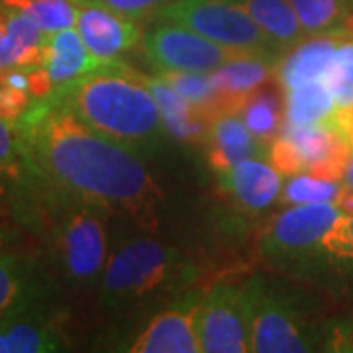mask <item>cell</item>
Instances as JSON below:
<instances>
[{"instance_id": "cell-38", "label": "cell", "mask_w": 353, "mask_h": 353, "mask_svg": "<svg viewBox=\"0 0 353 353\" xmlns=\"http://www.w3.org/2000/svg\"><path fill=\"white\" fill-rule=\"evenodd\" d=\"M352 220H353V218H352Z\"/></svg>"}, {"instance_id": "cell-9", "label": "cell", "mask_w": 353, "mask_h": 353, "mask_svg": "<svg viewBox=\"0 0 353 353\" xmlns=\"http://www.w3.org/2000/svg\"><path fill=\"white\" fill-rule=\"evenodd\" d=\"M202 353H250V334L241 283H214L196 312Z\"/></svg>"}, {"instance_id": "cell-19", "label": "cell", "mask_w": 353, "mask_h": 353, "mask_svg": "<svg viewBox=\"0 0 353 353\" xmlns=\"http://www.w3.org/2000/svg\"><path fill=\"white\" fill-rule=\"evenodd\" d=\"M340 39L328 36L306 38L303 43L287 51L281 57L275 73L281 90L285 92L310 81H326Z\"/></svg>"}, {"instance_id": "cell-26", "label": "cell", "mask_w": 353, "mask_h": 353, "mask_svg": "<svg viewBox=\"0 0 353 353\" xmlns=\"http://www.w3.org/2000/svg\"><path fill=\"white\" fill-rule=\"evenodd\" d=\"M0 6L24 14L46 34L75 28L79 10L77 0H0Z\"/></svg>"}, {"instance_id": "cell-30", "label": "cell", "mask_w": 353, "mask_h": 353, "mask_svg": "<svg viewBox=\"0 0 353 353\" xmlns=\"http://www.w3.org/2000/svg\"><path fill=\"white\" fill-rule=\"evenodd\" d=\"M22 171L24 157L16 130L0 118V175L20 176Z\"/></svg>"}, {"instance_id": "cell-1", "label": "cell", "mask_w": 353, "mask_h": 353, "mask_svg": "<svg viewBox=\"0 0 353 353\" xmlns=\"http://www.w3.org/2000/svg\"><path fill=\"white\" fill-rule=\"evenodd\" d=\"M16 136L30 173L145 232L159 230L163 192L139 153L104 138L50 97L32 101Z\"/></svg>"}, {"instance_id": "cell-24", "label": "cell", "mask_w": 353, "mask_h": 353, "mask_svg": "<svg viewBox=\"0 0 353 353\" xmlns=\"http://www.w3.org/2000/svg\"><path fill=\"white\" fill-rule=\"evenodd\" d=\"M155 75L159 77V79H163L169 87L189 102L206 124H210L214 118L220 116L218 97H216L210 73L155 69Z\"/></svg>"}, {"instance_id": "cell-6", "label": "cell", "mask_w": 353, "mask_h": 353, "mask_svg": "<svg viewBox=\"0 0 353 353\" xmlns=\"http://www.w3.org/2000/svg\"><path fill=\"white\" fill-rule=\"evenodd\" d=\"M340 214L336 204L287 206L259 236L261 259L281 275L304 281L318 243Z\"/></svg>"}, {"instance_id": "cell-8", "label": "cell", "mask_w": 353, "mask_h": 353, "mask_svg": "<svg viewBox=\"0 0 353 353\" xmlns=\"http://www.w3.org/2000/svg\"><path fill=\"white\" fill-rule=\"evenodd\" d=\"M141 50L155 69L196 73H212L238 57L252 55L248 51L224 48L194 30L161 18H157V22L143 34Z\"/></svg>"}, {"instance_id": "cell-31", "label": "cell", "mask_w": 353, "mask_h": 353, "mask_svg": "<svg viewBox=\"0 0 353 353\" xmlns=\"http://www.w3.org/2000/svg\"><path fill=\"white\" fill-rule=\"evenodd\" d=\"M34 97L26 90L0 85V118L16 130L18 120L24 116V112L30 108Z\"/></svg>"}, {"instance_id": "cell-3", "label": "cell", "mask_w": 353, "mask_h": 353, "mask_svg": "<svg viewBox=\"0 0 353 353\" xmlns=\"http://www.w3.org/2000/svg\"><path fill=\"white\" fill-rule=\"evenodd\" d=\"M50 99L67 106L88 128L132 152L153 155L169 143L163 116L138 71L106 65L65 87Z\"/></svg>"}, {"instance_id": "cell-20", "label": "cell", "mask_w": 353, "mask_h": 353, "mask_svg": "<svg viewBox=\"0 0 353 353\" xmlns=\"http://www.w3.org/2000/svg\"><path fill=\"white\" fill-rule=\"evenodd\" d=\"M157 102L167 134L183 145H204L208 136V124L179 92L157 75H141Z\"/></svg>"}, {"instance_id": "cell-13", "label": "cell", "mask_w": 353, "mask_h": 353, "mask_svg": "<svg viewBox=\"0 0 353 353\" xmlns=\"http://www.w3.org/2000/svg\"><path fill=\"white\" fill-rule=\"evenodd\" d=\"M65 350H69L65 316L53 303L0 318V353H53Z\"/></svg>"}, {"instance_id": "cell-4", "label": "cell", "mask_w": 353, "mask_h": 353, "mask_svg": "<svg viewBox=\"0 0 353 353\" xmlns=\"http://www.w3.org/2000/svg\"><path fill=\"white\" fill-rule=\"evenodd\" d=\"M201 267L189 253L153 238H132L108 255L99 299L114 316L155 312L194 289Z\"/></svg>"}, {"instance_id": "cell-7", "label": "cell", "mask_w": 353, "mask_h": 353, "mask_svg": "<svg viewBox=\"0 0 353 353\" xmlns=\"http://www.w3.org/2000/svg\"><path fill=\"white\" fill-rule=\"evenodd\" d=\"M155 18L185 26L230 50L283 55L234 0H173Z\"/></svg>"}, {"instance_id": "cell-34", "label": "cell", "mask_w": 353, "mask_h": 353, "mask_svg": "<svg viewBox=\"0 0 353 353\" xmlns=\"http://www.w3.org/2000/svg\"><path fill=\"white\" fill-rule=\"evenodd\" d=\"M334 204L338 206V210H340L341 214L353 218V189L352 187L343 185L340 190V194H338V199H336V202H334Z\"/></svg>"}, {"instance_id": "cell-5", "label": "cell", "mask_w": 353, "mask_h": 353, "mask_svg": "<svg viewBox=\"0 0 353 353\" xmlns=\"http://www.w3.org/2000/svg\"><path fill=\"white\" fill-rule=\"evenodd\" d=\"M241 289L253 353L324 352V322L308 316L296 292L265 275H253Z\"/></svg>"}, {"instance_id": "cell-33", "label": "cell", "mask_w": 353, "mask_h": 353, "mask_svg": "<svg viewBox=\"0 0 353 353\" xmlns=\"http://www.w3.org/2000/svg\"><path fill=\"white\" fill-rule=\"evenodd\" d=\"M332 126L341 136V139L353 150V102L352 104H338L332 114Z\"/></svg>"}, {"instance_id": "cell-27", "label": "cell", "mask_w": 353, "mask_h": 353, "mask_svg": "<svg viewBox=\"0 0 353 353\" xmlns=\"http://www.w3.org/2000/svg\"><path fill=\"white\" fill-rule=\"evenodd\" d=\"M343 183L318 179L310 173L285 176L279 202L287 206L301 204H334Z\"/></svg>"}, {"instance_id": "cell-23", "label": "cell", "mask_w": 353, "mask_h": 353, "mask_svg": "<svg viewBox=\"0 0 353 353\" xmlns=\"http://www.w3.org/2000/svg\"><path fill=\"white\" fill-rule=\"evenodd\" d=\"M338 102L328 83L310 81L283 92L285 124H322L330 122Z\"/></svg>"}, {"instance_id": "cell-17", "label": "cell", "mask_w": 353, "mask_h": 353, "mask_svg": "<svg viewBox=\"0 0 353 353\" xmlns=\"http://www.w3.org/2000/svg\"><path fill=\"white\" fill-rule=\"evenodd\" d=\"M41 32L24 14L0 6V75L10 69H34L43 61Z\"/></svg>"}, {"instance_id": "cell-21", "label": "cell", "mask_w": 353, "mask_h": 353, "mask_svg": "<svg viewBox=\"0 0 353 353\" xmlns=\"http://www.w3.org/2000/svg\"><path fill=\"white\" fill-rule=\"evenodd\" d=\"M261 28L279 53H287L308 38L289 0H234Z\"/></svg>"}, {"instance_id": "cell-36", "label": "cell", "mask_w": 353, "mask_h": 353, "mask_svg": "<svg viewBox=\"0 0 353 353\" xmlns=\"http://www.w3.org/2000/svg\"><path fill=\"white\" fill-rule=\"evenodd\" d=\"M343 185L353 189V152L352 157H350V163H347V169H345V175H343Z\"/></svg>"}, {"instance_id": "cell-29", "label": "cell", "mask_w": 353, "mask_h": 353, "mask_svg": "<svg viewBox=\"0 0 353 353\" xmlns=\"http://www.w3.org/2000/svg\"><path fill=\"white\" fill-rule=\"evenodd\" d=\"M267 159L281 175L290 176L306 173V161H304L303 153L296 150V145L290 139L281 136V134H279V138H275L269 143Z\"/></svg>"}, {"instance_id": "cell-35", "label": "cell", "mask_w": 353, "mask_h": 353, "mask_svg": "<svg viewBox=\"0 0 353 353\" xmlns=\"http://www.w3.org/2000/svg\"><path fill=\"white\" fill-rule=\"evenodd\" d=\"M18 240H20V232H18L16 228L0 224V252H2V250H8V248L14 245Z\"/></svg>"}, {"instance_id": "cell-14", "label": "cell", "mask_w": 353, "mask_h": 353, "mask_svg": "<svg viewBox=\"0 0 353 353\" xmlns=\"http://www.w3.org/2000/svg\"><path fill=\"white\" fill-rule=\"evenodd\" d=\"M220 190L250 214H259L279 202L283 175L267 157H248L216 173Z\"/></svg>"}, {"instance_id": "cell-10", "label": "cell", "mask_w": 353, "mask_h": 353, "mask_svg": "<svg viewBox=\"0 0 353 353\" xmlns=\"http://www.w3.org/2000/svg\"><path fill=\"white\" fill-rule=\"evenodd\" d=\"M204 292L192 289L150 316L122 352L202 353L196 334V312Z\"/></svg>"}, {"instance_id": "cell-25", "label": "cell", "mask_w": 353, "mask_h": 353, "mask_svg": "<svg viewBox=\"0 0 353 353\" xmlns=\"http://www.w3.org/2000/svg\"><path fill=\"white\" fill-rule=\"evenodd\" d=\"M241 118L245 126L250 128L255 138L263 145L269 148V143L279 138L283 124H285V114H283V102L271 90L257 88L248 102L241 108Z\"/></svg>"}, {"instance_id": "cell-22", "label": "cell", "mask_w": 353, "mask_h": 353, "mask_svg": "<svg viewBox=\"0 0 353 353\" xmlns=\"http://www.w3.org/2000/svg\"><path fill=\"white\" fill-rule=\"evenodd\" d=\"M308 38H353V10L343 0H289Z\"/></svg>"}, {"instance_id": "cell-32", "label": "cell", "mask_w": 353, "mask_h": 353, "mask_svg": "<svg viewBox=\"0 0 353 353\" xmlns=\"http://www.w3.org/2000/svg\"><path fill=\"white\" fill-rule=\"evenodd\" d=\"M99 2L132 20H143L148 16H155L173 0H99Z\"/></svg>"}, {"instance_id": "cell-18", "label": "cell", "mask_w": 353, "mask_h": 353, "mask_svg": "<svg viewBox=\"0 0 353 353\" xmlns=\"http://www.w3.org/2000/svg\"><path fill=\"white\" fill-rule=\"evenodd\" d=\"M41 67L50 75L55 90L106 65L99 63L90 55L75 28H65L53 34H46Z\"/></svg>"}, {"instance_id": "cell-15", "label": "cell", "mask_w": 353, "mask_h": 353, "mask_svg": "<svg viewBox=\"0 0 353 353\" xmlns=\"http://www.w3.org/2000/svg\"><path fill=\"white\" fill-rule=\"evenodd\" d=\"M283 55H243L222 65L210 73L214 85L220 116L241 112L243 104L257 88L277 73Z\"/></svg>"}, {"instance_id": "cell-28", "label": "cell", "mask_w": 353, "mask_h": 353, "mask_svg": "<svg viewBox=\"0 0 353 353\" xmlns=\"http://www.w3.org/2000/svg\"><path fill=\"white\" fill-rule=\"evenodd\" d=\"M326 83L338 104L353 102V38H343L338 43L334 63L330 67Z\"/></svg>"}, {"instance_id": "cell-12", "label": "cell", "mask_w": 353, "mask_h": 353, "mask_svg": "<svg viewBox=\"0 0 353 353\" xmlns=\"http://www.w3.org/2000/svg\"><path fill=\"white\" fill-rule=\"evenodd\" d=\"M57 283L50 267L32 253L0 252V318L55 303Z\"/></svg>"}, {"instance_id": "cell-37", "label": "cell", "mask_w": 353, "mask_h": 353, "mask_svg": "<svg viewBox=\"0 0 353 353\" xmlns=\"http://www.w3.org/2000/svg\"><path fill=\"white\" fill-rule=\"evenodd\" d=\"M343 2H345V4H347V6L353 10V0H343Z\"/></svg>"}, {"instance_id": "cell-2", "label": "cell", "mask_w": 353, "mask_h": 353, "mask_svg": "<svg viewBox=\"0 0 353 353\" xmlns=\"http://www.w3.org/2000/svg\"><path fill=\"white\" fill-rule=\"evenodd\" d=\"M20 220L32 222L43 243V263L73 289L99 287L108 261L104 208L41 181L24 167L18 179Z\"/></svg>"}, {"instance_id": "cell-16", "label": "cell", "mask_w": 353, "mask_h": 353, "mask_svg": "<svg viewBox=\"0 0 353 353\" xmlns=\"http://www.w3.org/2000/svg\"><path fill=\"white\" fill-rule=\"evenodd\" d=\"M206 161L214 173L224 171L230 165L238 163L248 157H267L269 148L245 126L241 112L224 114L208 124L206 136Z\"/></svg>"}, {"instance_id": "cell-11", "label": "cell", "mask_w": 353, "mask_h": 353, "mask_svg": "<svg viewBox=\"0 0 353 353\" xmlns=\"http://www.w3.org/2000/svg\"><path fill=\"white\" fill-rule=\"evenodd\" d=\"M77 4L75 30L90 55L102 65L124 63V55L143 38L138 22L99 0H77Z\"/></svg>"}]
</instances>
